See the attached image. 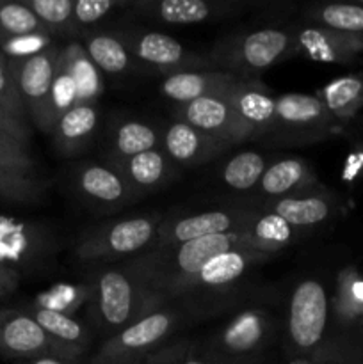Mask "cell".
I'll use <instances>...</instances> for the list:
<instances>
[{
	"label": "cell",
	"mask_w": 363,
	"mask_h": 364,
	"mask_svg": "<svg viewBox=\"0 0 363 364\" xmlns=\"http://www.w3.org/2000/svg\"><path fill=\"white\" fill-rule=\"evenodd\" d=\"M295 53L294 32L267 27L221 39L210 57L216 66H221V71L237 78H255Z\"/></svg>",
	"instance_id": "3"
},
{
	"label": "cell",
	"mask_w": 363,
	"mask_h": 364,
	"mask_svg": "<svg viewBox=\"0 0 363 364\" xmlns=\"http://www.w3.org/2000/svg\"><path fill=\"white\" fill-rule=\"evenodd\" d=\"M162 215H139L107 223L88 231L77 245L82 262H109L152 249Z\"/></svg>",
	"instance_id": "5"
},
{
	"label": "cell",
	"mask_w": 363,
	"mask_h": 364,
	"mask_svg": "<svg viewBox=\"0 0 363 364\" xmlns=\"http://www.w3.org/2000/svg\"><path fill=\"white\" fill-rule=\"evenodd\" d=\"M21 276L14 270L7 269L0 263V299H6L9 295H13L16 291V288L20 287Z\"/></svg>",
	"instance_id": "46"
},
{
	"label": "cell",
	"mask_w": 363,
	"mask_h": 364,
	"mask_svg": "<svg viewBox=\"0 0 363 364\" xmlns=\"http://www.w3.org/2000/svg\"><path fill=\"white\" fill-rule=\"evenodd\" d=\"M330 318L326 288L315 279H306L294 288L288 302V343L299 354L313 352L324 340Z\"/></svg>",
	"instance_id": "9"
},
{
	"label": "cell",
	"mask_w": 363,
	"mask_h": 364,
	"mask_svg": "<svg viewBox=\"0 0 363 364\" xmlns=\"http://www.w3.org/2000/svg\"><path fill=\"white\" fill-rule=\"evenodd\" d=\"M263 210L281 217L292 228H315L335 215L337 199L322 187L292 198L267 201Z\"/></svg>",
	"instance_id": "20"
},
{
	"label": "cell",
	"mask_w": 363,
	"mask_h": 364,
	"mask_svg": "<svg viewBox=\"0 0 363 364\" xmlns=\"http://www.w3.org/2000/svg\"><path fill=\"white\" fill-rule=\"evenodd\" d=\"M128 7L141 16L169 25H194L206 20L233 16L242 9V4L231 0H146L128 2Z\"/></svg>",
	"instance_id": "16"
},
{
	"label": "cell",
	"mask_w": 363,
	"mask_h": 364,
	"mask_svg": "<svg viewBox=\"0 0 363 364\" xmlns=\"http://www.w3.org/2000/svg\"><path fill=\"white\" fill-rule=\"evenodd\" d=\"M0 132L11 135V137H14L16 141L23 142L27 146L31 142V128H28V123L13 116L2 103H0Z\"/></svg>",
	"instance_id": "44"
},
{
	"label": "cell",
	"mask_w": 363,
	"mask_h": 364,
	"mask_svg": "<svg viewBox=\"0 0 363 364\" xmlns=\"http://www.w3.org/2000/svg\"><path fill=\"white\" fill-rule=\"evenodd\" d=\"M288 364H315L313 361H310V359H305V358H301V359H294V361H290Z\"/></svg>",
	"instance_id": "49"
},
{
	"label": "cell",
	"mask_w": 363,
	"mask_h": 364,
	"mask_svg": "<svg viewBox=\"0 0 363 364\" xmlns=\"http://www.w3.org/2000/svg\"><path fill=\"white\" fill-rule=\"evenodd\" d=\"M45 183L34 174L0 167V201L4 203H36L43 198Z\"/></svg>",
	"instance_id": "36"
},
{
	"label": "cell",
	"mask_w": 363,
	"mask_h": 364,
	"mask_svg": "<svg viewBox=\"0 0 363 364\" xmlns=\"http://www.w3.org/2000/svg\"><path fill=\"white\" fill-rule=\"evenodd\" d=\"M320 102L342 128H347L363 109V73H351L327 82L319 92Z\"/></svg>",
	"instance_id": "27"
},
{
	"label": "cell",
	"mask_w": 363,
	"mask_h": 364,
	"mask_svg": "<svg viewBox=\"0 0 363 364\" xmlns=\"http://www.w3.org/2000/svg\"><path fill=\"white\" fill-rule=\"evenodd\" d=\"M38 32H48V28L39 21L25 0H0V39Z\"/></svg>",
	"instance_id": "35"
},
{
	"label": "cell",
	"mask_w": 363,
	"mask_h": 364,
	"mask_svg": "<svg viewBox=\"0 0 363 364\" xmlns=\"http://www.w3.org/2000/svg\"><path fill=\"white\" fill-rule=\"evenodd\" d=\"M0 313H2V309H0Z\"/></svg>",
	"instance_id": "51"
},
{
	"label": "cell",
	"mask_w": 363,
	"mask_h": 364,
	"mask_svg": "<svg viewBox=\"0 0 363 364\" xmlns=\"http://www.w3.org/2000/svg\"><path fill=\"white\" fill-rule=\"evenodd\" d=\"M45 231L34 223L0 215V263L20 274L38 265L48 252Z\"/></svg>",
	"instance_id": "14"
},
{
	"label": "cell",
	"mask_w": 363,
	"mask_h": 364,
	"mask_svg": "<svg viewBox=\"0 0 363 364\" xmlns=\"http://www.w3.org/2000/svg\"><path fill=\"white\" fill-rule=\"evenodd\" d=\"M75 105H77V85H75L73 75L68 68L66 59L63 57V53H59L52 82V95H50V117H52L53 127H56L57 119L68 110L73 109Z\"/></svg>",
	"instance_id": "37"
},
{
	"label": "cell",
	"mask_w": 363,
	"mask_h": 364,
	"mask_svg": "<svg viewBox=\"0 0 363 364\" xmlns=\"http://www.w3.org/2000/svg\"><path fill=\"white\" fill-rule=\"evenodd\" d=\"M180 364H216L210 358H201V355H189Z\"/></svg>",
	"instance_id": "48"
},
{
	"label": "cell",
	"mask_w": 363,
	"mask_h": 364,
	"mask_svg": "<svg viewBox=\"0 0 363 364\" xmlns=\"http://www.w3.org/2000/svg\"><path fill=\"white\" fill-rule=\"evenodd\" d=\"M116 36L132 57L166 75L191 70H217L212 57L191 52L180 41L162 32L127 28Z\"/></svg>",
	"instance_id": "7"
},
{
	"label": "cell",
	"mask_w": 363,
	"mask_h": 364,
	"mask_svg": "<svg viewBox=\"0 0 363 364\" xmlns=\"http://www.w3.org/2000/svg\"><path fill=\"white\" fill-rule=\"evenodd\" d=\"M75 181L84 198L102 206H121L135 196L125 174L112 164H85L77 171Z\"/></svg>",
	"instance_id": "24"
},
{
	"label": "cell",
	"mask_w": 363,
	"mask_h": 364,
	"mask_svg": "<svg viewBox=\"0 0 363 364\" xmlns=\"http://www.w3.org/2000/svg\"><path fill=\"white\" fill-rule=\"evenodd\" d=\"M28 364H75L73 361H66V359L56 358V355H43V358L32 359Z\"/></svg>",
	"instance_id": "47"
},
{
	"label": "cell",
	"mask_w": 363,
	"mask_h": 364,
	"mask_svg": "<svg viewBox=\"0 0 363 364\" xmlns=\"http://www.w3.org/2000/svg\"><path fill=\"white\" fill-rule=\"evenodd\" d=\"M241 249L260 251L258 242L248 230L231 233L212 235L199 240L185 242L164 249H149L144 255L132 259L128 265L144 279L152 290L162 295L166 302L173 299L174 291L187 279H191L205 263L216 256Z\"/></svg>",
	"instance_id": "1"
},
{
	"label": "cell",
	"mask_w": 363,
	"mask_h": 364,
	"mask_svg": "<svg viewBox=\"0 0 363 364\" xmlns=\"http://www.w3.org/2000/svg\"><path fill=\"white\" fill-rule=\"evenodd\" d=\"M88 288L93 318L98 329L110 336L166 306V299L152 290L128 263L95 274Z\"/></svg>",
	"instance_id": "2"
},
{
	"label": "cell",
	"mask_w": 363,
	"mask_h": 364,
	"mask_svg": "<svg viewBox=\"0 0 363 364\" xmlns=\"http://www.w3.org/2000/svg\"><path fill=\"white\" fill-rule=\"evenodd\" d=\"M117 169H121V173L125 174L134 194L152 192L164 187L166 183H169L171 178L174 176V171H177L173 160L160 148L132 156L130 160L121 164Z\"/></svg>",
	"instance_id": "26"
},
{
	"label": "cell",
	"mask_w": 363,
	"mask_h": 364,
	"mask_svg": "<svg viewBox=\"0 0 363 364\" xmlns=\"http://www.w3.org/2000/svg\"><path fill=\"white\" fill-rule=\"evenodd\" d=\"M344 132L317 95L276 96V116L265 139L276 144H315Z\"/></svg>",
	"instance_id": "4"
},
{
	"label": "cell",
	"mask_w": 363,
	"mask_h": 364,
	"mask_svg": "<svg viewBox=\"0 0 363 364\" xmlns=\"http://www.w3.org/2000/svg\"><path fill=\"white\" fill-rule=\"evenodd\" d=\"M246 230L253 235V238L258 242L260 249L267 255H274V252L287 247L294 240L295 235V230L290 224H287L281 217L274 215V213L265 212V210L255 212V217Z\"/></svg>",
	"instance_id": "33"
},
{
	"label": "cell",
	"mask_w": 363,
	"mask_h": 364,
	"mask_svg": "<svg viewBox=\"0 0 363 364\" xmlns=\"http://www.w3.org/2000/svg\"><path fill=\"white\" fill-rule=\"evenodd\" d=\"M82 45H84L85 52L91 57L93 63L103 73L120 75L130 66L132 55L116 34L95 32V34H89Z\"/></svg>",
	"instance_id": "31"
},
{
	"label": "cell",
	"mask_w": 363,
	"mask_h": 364,
	"mask_svg": "<svg viewBox=\"0 0 363 364\" xmlns=\"http://www.w3.org/2000/svg\"><path fill=\"white\" fill-rule=\"evenodd\" d=\"M89 301L88 287H75V284H56L45 294H39L36 297L34 306L50 311L64 313V315L73 316L80 309L84 302Z\"/></svg>",
	"instance_id": "38"
},
{
	"label": "cell",
	"mask_w": 363,
	"mask_h": 364,
	"mask_svg": "<svg viewBox=\"0 0 363 364\" xmlns=\"http://www.w3.org/2000/svg\"><path fill=\"white\" fill-rule=\"evenodd\" d=\"M333 313L345 329H363V277L354 267H347L338 274Z\"/></svg>",
	"instance_id": "28"
},
{
	"label": "cell",
	"mask_w": 363,
	"mask_h": 364,
	"mask_svg": "<svg viewBox=\"0 0 363 364\" xmlns=\"http://www.w3.org/2000/svg\"><path fill=\"white\" fill-rule=\"evenodd\" d=\"M60 53L66 59L75 85H77V105H85V103L96 105L103 92V78L102 71L85 52L84 45L71 41L64 48H60Z\"/></svg>",
	"instance_id": "30"
},
{
	"label": "cell",
	"mask_w": 363,
	"mask_h": 364,
	"mask_svg": "<svg viewBox=\"0 0 363 364\" xmlns=\"http://www.w3.org/2000/svg\"><path fill=\"white\" fill-rule=\"evenodd\" d=\"M59 53L60 48L53 45L39 55L28 59H9L11 73L16 82L28 121H32L34 127L41 132L53 130L52 117H50V95H52V82Z\"/></svg>",
	"instance_id": "8"
},
{
	"label": "cell",
	"mask_w": 363,
	"mask_h": 364,
	"mask_svg": "<svg viewBox=\"0 0 363 364\" xmlns=\"http://www.w3.org/2000/svg\"><path fill=\"white\" fill-rule=\"evenodd\" d=\"M315 171L302 159H281L269 164L260 178V194L269 198L267 201L292 198V196L305 194V192L319 188Z\"/></svg>",
	"instance_id": "22"
},
{
	"label": "cell",
	"mask_w": 363,
	"mask_h": 364,
	"mask_svg": "<svg viewBox=\"0 0 363 364\" xmlns=\"http://www.w3.org/2000/svg\"><path fill=\"white\" fill-rule=\"evenodd\" d=\"M273 255L253 251V249H241L216 256L209 263L201 267L191 279L185 281L173 299L189 297L196 301L198 297H212V295H224L237 287L256 265L267 262Z\"/></svg>",
	"instance_id": "10"
},
{
	"label": "cell",
	"mask_w": 363,
	"mask_h": 364,
	"mask_svg": "<svg viewBox=\"0 0 363 364\" xmlns=\"http://www.w3.org/2000/svg\"><path fill=\"white\" fill-rule=\"evenodd\" d=\"M0 167L36 176V164L28 146L4 132H0Z\"/></svg>",
	"instance_id": "41"
},
{
	"label": "cell",
	"mask_w": 363,
	"mask_h": 364,
	"mask_svg": "<svg viewBox=\"0 0 363 364\" xmlns=\"http://www.w3.org/2000/svg\"><path fill=\"white\" fill-rule=\"evenodd\" d=\"M178 323L173 308H160L110 336L88 364H148Z\"/></svg>",
	"instance_id": "6"
},
{
	"label": "cell",
	"mask_w": 363,
	"mask_h": 364,
	"mask_svg": "<svg viewBox=\"0 0 363 364\" xmlns=\"http://www.w3.org/2000/svg\"><path fill=\"white\" fill-rule=\"evenodd\" d=\"M116 7H128V4L117 0H75L73 23L75 27H89L109 16Z\"/></svg>",
	"instance_id": "43"
},
{
	"label": "cell",
	"mask_w": 363,
	"mask_h": 364,
	"mask_svg": "<svg viewBox=\"0 0 363 364\" xmlns=\"http://www.w3.org/2000/svg\"><path fill=\"white\" fill-rule=\"evenodd\" d=\"M265 156L256 151H242L231 156L223 167V181L233 191H251L260 183L267 169Z\"/></svg>",
	"instance_id": "34"
},
{
	"label": "cell",
	"mask_w": 363,
	"mask_h": 364,
	"mask_svg": "<svg viewBox=\"0 0 363 364\" xmlns=\"http://www.w3.org/2000/svg\"><path fill=\"white\" fill-rule=\"evenodd\" d=\"M294 38L299 55L327 64H352L363 55V36L344 34L320 25H302Z\"/></svg>",
	"instance_id": "15"
},
{
	"label": "cell",
	"mask_w": 363,
	"mask_h": 364,
	"mask_svg": "<svg viewBox=\"0 0 363 364\" xmlns=\"http://www.w3.org/2000/svg\"><path fill=\"white\" fill-rule=\"evenodd\" d=\"M178 119L185 121L198 130L231 146L249 141V135L246 134L242 124L235 117L224 95L206 96V98L196 100L187 105H180Z\"/></svg>",
	"instance_id": "19"
},
{
	"label": "cell",
	"mask_w": 363,
	"mask_h": 364,
	"mask_svg": "<svg viewBox=\"0 0 363 364\" xmlns=\"http://www.w3.org/2000/svg\"><path fill=\"white\" fill-rule=\"evenodd\" d=\"M110 164L120 167L132 156L159 148L160 135L152 124L141 121H121L110 137Z\"/></svg>",
	"instance_id": "29"
},
{
	"label": "cell",
	"mask_w": 363,
	"mask_h": 364,
	"mask_svg": "<svg viewBox=\"0 0 363 364\" xmlns=\"http://www.w3.org/2000/svg\"><path fill=\"white\" fill-rule=\"evenodd\" d=\"M253 217H255V210L221 208L162 220L152 249L173 247L185 242L212 237V235L242 231L249 226Z\"/></svg>",
	"instance_id": "11"
},
{
	"label": "cell",
	"mask_w": 363,
	"mask_h": 364,
	"mask_svg": "<svg viewBox=\"0 0 363 364\" xmlns=\"http://www.w3.org/2000/svg\"><path fill=\"white\" fill-rule=\"evenodd\" d=\"M224 96L249 139L269 135L276 116V96L267 85L258 78H237Z\"/></svg>",
	"instance_id": "13"
},
{
	"label": "cell",
	"mask_w": 363,
	"mask_h": 364,
	"mask_svg": "<svg viewBox=\"0 0 363 364\" xmlns=\"http://www.w3.org/2000/svg\"><path fill=\"white\" fill-rule=\"evenodd\" d=\"M53 46L52 34L48 32H38V34H25L14 36V38L0 39V52L11 60L28 59L43 53Z\"/></svg>",
	"instance_id": "40"
},
{
	"label": "cell",
	"mask_w": 363,
	"mask_h": 364,
	"mask_svg": "<svg viewBox=\"0 0 363 364\" xmlns=\"http://www.w3.org/2000/svg\"><path fill=\"white\" fill-rule=\"evenodd\" d=\"M100 112L98 107L85 103V105H75L66 114L57 119L53 127V146L63 156L80 155L82 151L91 146L98 130Z\"/></svg>",
	"instance_id": "25"
},
{
	"label": "cell",
	"mask_w": 363,
	"mask_h": 364,
	"mask_svg": "<svg viewBox=\"0 0 363 364\" xmlns=\"http://www.w3.org/2000/svg\"><path fill=\"white\" fill-rule=\"evenodd\" d=\"M0 355L9 359H38L53 355L43 327L28 311L0 313Z\"/></svg>",
	"instance_id": "18"
},
{
	"label": "cell",
	"mask_w": 363,
	"mask_h": 364,
	"mask_svg": "<svg viewBox=\"0 0 363 364\" xmlns=\"http://www.w3.org/2000/svg\"><path fill=\"white\" fill-rule=\"evenodd\" d=\"M274 326L263 309H244L237 313L212 341V352L219 359L244 361L260 354L269 343Z\"/></svg>",
	"instance_id": "12"
},
{
	"label": "cell",
	"mask_w": 363,
	"mask_h": 364,
	"mask_svg": "<svg viewBox=\"0 0 363 364\" xmlns=\"http://www.w3.org/2000/svg\"><path fill=\"white\" fill-rule=\"evenodd\" d=\"M358 4H359V6H363V0H358Z\"/></svg>",
	"instance_id": "50"
},
{
	"label": "cell",
	"mask_w": 363,
	"mask_h": 364,
	"mask_svg": "<svg viewBox=\"0 0 363 364\" xmlns=\"http://www.w3.org/2000/svg\"><path fill=\"white\" fill-rule=\"evenodd\" d=\"M27 6L34 11L48 32L71 31L73 23V4L75 0H25Z\"/></svg>",
	"instance_id": "39"
},
{
	"label": "cell",
	"mask_w": 363,
	"mask_h": 364,
	"mask_svg": "<svg viewBox=\"0 0 363 364\" xmlns=\"http://www.w3.org/2000/svg\"><path fill=\"white\" fill-rule=\"evenodd\" d=\"M306 18L313 25L363 36V6L356 4H319L306 11Z\"/></svg>",
	"instance_id": "32"
},
{
	"label": "cell",
	"mask_w": 363,
	"mask_h": 364,
	"mask_svg": "<svg viewBox=\"0 0 363 364\" xmlns=\"http://www.w3.org/2000/svg\"><path fill=\"white\" fill-rule=\"evenodd\" d=\"M342 180L347 183H356L363 180V141H358L349 151L342 169Z\"/></svg>",
	"instance_id": "45"
},
{
	"label": "cell",
	"mask_w": 363,
	"mask_h": 364,
	"mask_svg": "<svg viewBox=\"0 0 363 364\" xmlns=\"http://www.w3.org/2000/svg\"><path fill=\"white\" fill-rule=\"evenodd\" d=\"M160 144L166 155L182 167L201 166L231 148L228 142L219 141L182 119H177L164 130Z\"/></svg>",
	"instance_id": "17"
},
{
	"label": "cell",
	"mask_w": 363,
	"mask_h": 364,
	"mask_svg": "<svg viewBox=\"0 0 363 364\" xmlns=\"http://www.w3.org/2000/svg\"><path fill=\"white\" fill-rule=\"evenodd\" d=\"M36 322L43 327L52 345V354L66 361H77L91 343V334L88 327L73 316L64 313L50 311V309L32 306L31 311Z\"/></svg>",
	"instance_id": "21"
},
{
	"label": "cell",
	"mask_w": 363,
	"mask_h": 364,
	"mask_svg": "<svg viewBox=\"0 0 363 364\" xmlns=\"http://www.w3.org/2000/svg\"><path fill=\"white\" fill-rule=\"evenodd\" d=\"M0 103H2L13 116H16L18 119L28 123V116L27 112H25L23 102H21L20 98V92H18L13 73H11L9 59H7L2 52H0Z\"/></svg>",
	"instance_id": "42"
},
{
	"label": "cell",
	"mask_w": 363,
	"mask_h": 364,
	"mask_svg": "<svg viewBox=\"0 0 363 364\" xmlns=\"http://www.w3.org/2000/svg\"><path fill=\"white\" fill-rule=\"evenodd\" d=\"M237 77L221 70H191L166 75L160 84L164 96L178 105H187L206 96L226 95Z\"/></svg>",
	"instance_id": "23"
}]
</instances>
